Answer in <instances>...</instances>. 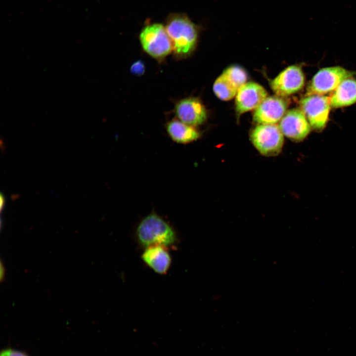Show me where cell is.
Listing matches in <instances>:
<instances>
[{"mask_svg": "<svg viewBox=\"0 0 356 356\" xmlns=\"http://www.w3.org/2000/svg\"><path fill=\"white\" fill-rule=\"evenodd\" d=\"M139 244L145 247L161 245L169 248L178 241L174 228L162 217L152 212L139 222L135 231Z\"/></svg>", "mask_w": 356, "mask_h": 356, "instance_id": "6da1fadb", "label": "cell"}, {"mask_svg": "<svg viewBox=\"0 0 356 356\" xmlns=\"http://www.w3.org/2000/svg\"><path fill=\"white\" fill-rule=\"evenodd\" d=\"M176 56L185 57L195 49L199 28L186 16L177 14L169 17L165 27Z\"/></svg>", "mask_w": 356, "mask_h": 356, "instance_id": "7a4b0ae2", "label": "cell"}, {"mask_svg": "<svg viewBox=\"0 0 356 356\" xmlns=\"http://www.w3.org/2000/svg\"><path fill=\"white\" fill-rule=\"evenodd\" d=\"M139 40L143 49L156 59H162L173 50V44L166 28L160 24L145 27L140 34Z\"/></svg>", "mask_w": 356, "mask_h": 356, "instance_id": "3957f363", "label": "cell"}, {"mask_svg": "<svg viewBox=\"0 0 356 356\" xmlns=\"http://www.w3.org/2000/svg\"><path fill=\"white\" fill-rule=\"evenodd\" d=\"M250 140L256 149L267 157L279 154L284 143L283 134L276 124H259L251 132Z\"/></svg>", "mask_w": 356, "mask_h": 356, "instance_id": "277c9868", "label": "cell"}, {"mask_svg": "<svg viewBox=\"0 0 356 356\" xmlns=\"http://www.w3.org/2000/svg\"><path fill=\"white\" fill-rule=\"evenodd\" d=\"M356 75V72L340 66L322 68L312 78L306 95L326 94L334 90L346 79Z\"/></svg>", "mask_w": 356, "mask_h": 356, "instance_id": "5b68a950", "label": "cell"}, {"mask_svg": "<svg viewBox=\"0 0 356 356\" xmlns=\"http://www.w3.org/2000/svg\"><path fill=\"white\" fill-rule=\"evenodd\" d=\"M300 106L313 129L321 131L324 128L331 107L330 97L317 94L306 95L301 100Z\"/></svg>", "mask_w": 356, "mask_h": 356, "instance_id": "8992f818", "label": "cell"}, {"mask_svg": "<svg viewBox=\"0 0 356 356\" xmlns=\"http://www.w3.org/2000/svg\"><path fill=\"white\" fill-rule=\"evenodd\" d=\"M247 75L238 66H230L216 79L213 86L216 95L223 100H229L236 96L239 88L246 83Z\"/></svg>", "mask_w": 356, "mask_h": 356, "instance_id": "52a82bcc", "label": "cell"}, {"mask_svg": "<svg viewBox=\"0 0 356 356\" xmlns=\"http://www.w3.org/2000/svg\"><path fill=\"white\" fill-rule=\"evenodd\" d=\"M305 84V77L300 67L291 65L275 77L271 83V87L277 95L284 97L300 90Z\"/></svg>", "mask_w": 356, "mask_h": 356, "instance_id": "ba28073f", "label": "cell"}, {"mask_svg": "<svg viewBox=\"0 0 356 356\" xmlns=\"http://www.w3.org/2000/svg\"><path fill=\"white\" fill-rule=\"evenodd\" d=\"M287 106L288 102L283 97H267L255 109L253 121L258 125L275 124L281 120Z\"/></svg>", "mask_w": 356, "mask_h": 356, "instance_id": "9c48e42d", "label": "cell"}, {"mask_svg": "<svg viewBox=\"0 0 356 356\" xmlns=\"http://www.w3.org/2000/svg\"><path fill=\"white\" fill-rule=\"evenodd\" d=\"M279 127L283 135L295 141H300L305 138L311 128L303 111L296 108L285 113L280 121Z\"/></svg>", "mask_w": 356, "mask_h": 356, "instance_id": "30bf717a", "label": "cell"}, {"mask_svg": "<svg viewBox=\"0 0 356 356\" xmlns=\"http://www.w3.org/2000/svg\"><path fill=\"white\" fill-rule=\"evenodd\" d=\"M266 90L260 85L246 83L238 89L235 96V110L238 115L256 109L267 97Z\"/></svg>", "mask_w": 356, "mask_h": 356, "instance_id": "8fae6325", "label": "cell"}, {"mask_svg": "<svg viewBox=\"0 0 356 356\" xmlns=\"http://www.w3.org/2000/svg\"><path fill=\"white\" fill-rule=\"evenodd\" d=\"M175 110L178 120L193 127L202 124L207 119L204 105L195 97L180 100L176 105Z\"/></svg>", "mask_w": 356, "mask_h": 356, "instance_id": "7c38bea8", "label": "cell"}, {"mask_svg": "<svg viewBox=\"0 0 356 356\" xmlns=\"http://www.w3.org/2000/svg\"><path fill=\"white\" fill-rule=\"evenodd\" d=\"M167 247L153 245L145 248L141 258L154 272L165 274L170 268L172 259Z\"/></svg>", "mask_w": 356, "mask_h": 356, "instance_id": "4fadbf2b", "label": "cell"}, {"mask_svg": "<svg viewBox=\"0 0 356 356\" xmlns=\"http://www.w3.org/2000/svg\"><path fill=\"white\" fill-rule=\"evenodd\" d=\"M167 132L175 142L186 144L197 140L200 133L195 127L187 125L178 119H173L166 126Z\"/></svg>", "mask_w": 356, "mask_h": 356, "instance_id": "5bb4252c", "label": "cell"}, {"mask_svg": "<svg viewBox=\"0 0 356 356\" xmlns=\"http://www.w3.org/2000/svg\"><path fill=\"white\" fill-rule=\"evenodd\" d=\"M334 108L350 106L356 102V80L349 78L343 81L330 96Z\"/></svg>", "mask_w": 356, "mask_h": 356, "instance_id": "9a60e30c", "label": "cell"}, {"mask_svg": "<svg viewBox=\"0 0 356 356\" xmlns=\"http://www.w3.org/2000/svg\"><path fill=\"white\" fill-rule=\"evenodd\" d=\"M144 71V65L140 60H138L134 63L131 67V72L136 75H142Z\"/></svg>", "mask_w": 356, "mask_h": 356, "instance_id": "2e32d148", "label": "cell"}, {"mask_svg": "<svg viewBox=\"0 0 356 356\" xmlns=\"http://www.w3.org/2000/svg\"><path fill=\"white\" fill-rule=\"evenodd\" d=\"M0 356H29L24 352L10 348L3 349L1 351Z\"/></svg>", "mask_w": 356, "mask_h": 356, "instance_id": "e0dca14e", "label": "cell"}, {"mask_svg": "<svg viewBox=\"0 0 356 356\" xmlns=\"http://www.w3.org/2000/svg\"><path fill=\"white\" fill-rule=\"evenodd\" d=\"M0 281L2 282L4 280L5 278V268L4 267V266L3 264L2 261H0Z\"/></svg>", "mask_w": 356, "mask_h": 356, "instance_id": "ac0fdd59", "label": "cell"}, {"mask_svg": "<svg viewBox=\"0 0 356 356\" xmlns=\"http://www.w3.org/2000/svg\"><path fill=\"white\" fill-rule=\"evenodd\" d=\"M0 211H1L2 210V208L4 206V203H5L4 196L2 193L0 194Z\"/></svg>", "mask_w": 356, "mask_h": 356, "instance_id": "d6986e66", "label": "cell"}]
</instances>
